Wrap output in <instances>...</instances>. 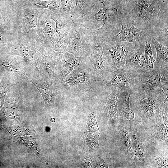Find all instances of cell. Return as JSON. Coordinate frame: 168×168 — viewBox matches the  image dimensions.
Listing matches in <instances>:
<instances>
[{"mask_svg":"<svg viewBox=\"0 0 168 168\" xmlns=\"http://www.w3.org/2000/svg\"><path fill=\"white\" fill-rule=\"evenodd\" d=\"M89 28L80 22L75 23L68 35V44L66 52L77 57L88 58L91 49L86 41V35Z\"/></svg>","mask_w":168,"mask_h":168,"instance_id":"obj_8","label":"cell"},{"mask_svg":"<svg viewBox=\"0 0 168 168\" xmlns=\"http://www.w3.org/2000/svg\"><path fill=\"white\" fill-rule=\"evenodd\" d=\"M27 3L35 9H46L54 13H59V7L55 0H35Z\"/></svg>","mask_w":168,"mask_h":168,"instance_id":"obj_29","label":"cell"},{"mask_svg":"<svg viewBox=\"0 0 168 168\" xmlns=\"http://www.w3.org/2000/svg\"><path fill=\"white\" fill-rule=\"evenodd\" d=\"M161 12L157 0H136L130 14L135 21L138 19L147 25L149 21L157 18Z\"/></svg>","mask_w":168,"mask_h":168,"instance_id":"obj_16","label":"cell"},{"mask_svg":"<svg viewBox=\"0 0 168 168\" xmlns=\"http://www.w3.org/2000/svg\"><path fill=\"white\" fill-rule=\"evenodd\" d=\"M103 8L94 15V18L97 21H101L102 26L93 31L100 39L108 38L117 33L124 14V8L117 7L104 1Z\"/></svg>","mask_w":168,"mask_h":168,"instance_id":"obj_4","label":"cell"},{"mask_svg":"<svg viewBox=\"0 0 168 168\" xmlns=\"http://www.w3.org/2000/svg\"><path fill=\"white\" fill-rule=\"evenodd\" d=\"M49 14L55 22L56 31L59 37L58 42L53 49L58 53H63L66 52L68 45L69 33L75 22L71 16L54 13L49 10Z\"/></svg>","mask_w":168,"mask_h":168,"instance_id":"obj_12","label":"cell"},{"mask_svg":"<svg viewBox=\"0 0 168 168\" xmlns=\"http://www.w3.org/2000/svg\"><path fill=\"white\" fill-rule=\"evenodd\" d=\"M2 39V38H1V35L0 34V40H1Z\"/></svg>","mask_w":168,"mask_h":168,"instance_id":"obj_38","label":"cell"},{"mask_svg":"<svg viewBox=\"0 0 168 168\" xmlns=\"http://www.w3.org/2000/svg\"><path fill=\"white\" fill-rule=\"evenodd\" d=\"M138 77L142 84L147 85L145 89L159 91L168 85V68H153Z\"/></svg>","mask_w":168,"mask_h":168,"instance_id":"obj_18","label":"cell"},{"mask_svg":"<svg viewBox=\"0 0 168 168\" xmlns=\"http://www.w3.org/2000/svg\"><path fill=\"white\" fill-rule=\"evenodd\" d=\"M151 42L154 45L156 53V57L154 63L153 68L160 67L168 68V47L163 46L157 41L152 35Z\"/></svg>","mask_w":168,"mask_h":168,"instance_id":"obj_28","label":"cell"},{"mask_svg":"<svg viewBox=\"0 0 168 168\" xmlns=\"http://www.w3.org/2000/svg\"><path fill=\"white\" fill-rule=\"evenodd\" d=\"M84 63L74 69L58 85L57 87L60 92L84 93L92 88L97 82L92 69L86 67Z\"/></svg>","mask_w":168,"mask_h":168,"instance_id":"obj_5","label":"cell"},{"mask_svg":"<svg viewBox=\"0 0 168 168\" xmlns=\"http://www.w3.org/2000/svg\"><path fill=\"white\" fill-rule=\"evenodd\" d=\"M121 91L119 88L115 87L114 89L104 100L100 101L101 110L112 129L115 127L119 118L118 105Z\"/></svg>","mask_w":168,"mask_h":168,"instance_id":"obj_21","label":"cell"},{"mask_svg":"<svg viewBox=\"0 0 168 168\" xmlns=\"http://www.w3.org/2000/svg\"><path fill=\"white\" fill-rule=\"evenodd\" d=\"M168 99L165 98L159 118L150 136L144 142L146 148L152 146L168 152Z\"/></svg>","mask_w":168,"mask_h":168,"instance_id":"obj_6","label":"cell"},{"mask_svg":"<svg viewBox=\"0 0 168 168\" xmlns=\"http://www.w3.org/2000/svg\"><path fill=\"white\" fill-rule=\"evenodd\" d=\"M135 20L130 13L124 14L120 23L121 30L116 35L100 39L104 43L127 42L132 43L136 49L145 46L146 42L151 41V35L148 29L141 30L134 26Z\"/></svg>","mask_w":168,"mask_h":168,"instance_id":"obj_3","label":"cell"},{"mask_svg":"<svg viewBox=\"0 0 168 168\" xmlns=\"http://www.w3.org/2000/svg\"><path fill=\"white\" fill-rule=\"evenodd\" d=\"M28 81L37 88L43 98L46 107L49 109L53 107L55 97L61 92L57 87L52 84L48 77L43 76L41 79L29 80Z\"/></svg>","mask_w":168,"mask_h":168,"instance_id":"obj_22","label":"cell"},{"mask_svg":"<svg viewBox=\"0 0 168 168\" xmlns=\"http://www.w3.org/2000/svg\"><path fill=\"white\" fill-rule=\"evenodd\" d=\"M87 58L77 57L67 52L60 54L57 66L56 86L57 87L70 73L85 62Z\"/></svg>","mask_w":168,"mask_h":168,"instance_id":"obj_19","label":"cell"},{"mask_svg":"<svg viewBox=\"0 0 168 168\" xmlns=\"http://www.w3.org/2000/svg\"><path fill=\"white\" fill-rule=\"evenodd\" d=\"M11 12L6 9H0V29L6 23L11 15Z\"/></svg>","mask_w":168,"mask_h":168,"instance_id":"obj_34","label":"cell"},{"mask_svg":"<svg viewBox=\"0 0 168 168\" xmlns=\"http://www.w3.org/2000/svg\"><path fill=\"white\" fill-rule=\"evenodd\" d=\"M0 69L3 75L14 76L29 80L24 69L13 58L0 52Z\"/></svg>","mask_w":168,"mask_h":168,"instance_id":"obj_25","label":"cell"},{"mask_svg":"<svg viewBox=\"0 0 168 168\" xmlns=\"http://www.w3.org/2000/svg\"><path fill=\"white\" fill-rule=\"evenodd\" d=\"M128 126L134 154L133 168H146L145 152L146 148L138 132L136 121H128Z\"/></svg>","mask_w":168,"mask_h":168,"instance_id":"obj_20","label":"cell"},{"mask_svg":"<svg viewBox=\"0 0 168 168\" xmlns=\"http://www.w3.org/2000/svg\"><path fill=\"white\" fill-rule=\"evenodd\" d=\"M128 128V121L119 117L112 129V152L115 167L133 168L134 154Z\"/></svg>","mask_w":168,"mask_h":168,"instance_id":"obj_2","label":"cell"},{"mask_svg":"<svg viewBox=\"0 0 168 168\" xmlns=\"http://www.w3.org/2000/svg\"><path fill=\"white\" fill-rule=\"evenodd\" d=\"M132 93V90L129 89L121 91L119 99L118 112L119 117L128 121L134 120V113L129 103V98Z\"/></svg>","mask_w":168,"mask_h":168,"instance_id":"obj_26","label":"cell"},{"mask_svg":"<svg viewBox=\"0 0 168 168\" xmlns=\"http://www.w3.org/2000/svg\"><path fill=\"white\" fill-rule=\"evenodd\" d=\"M34 41L36 40L26 36L18 39L11 46L9 54L22 57L34 67L42 76L47 75L43 69L38 49Z\"/></svg>","mask_w":168,"mask_h":168,"instance_id":"obj_7","label":"cell"},{"mask_svg":"<svg viewBox=\"0 0 168 168\" xmlns=\"http://www.w3.org/2000/svg\"><path fill=\"white\" fill-rule=\"evenodd\" d=\"M103 81L107 88L114 86L121 91L129 89L132 93L144 89L146 86L140 82L138 76L130 74L123 68L112 72Z\"/></svg>","mask_w":168,"mask_h":168,"instance_id":"obj_11","label":"cell"},{"mask_svg":"<svg viewBox=\"0 0 168 168\" xmlns=\"http://www.w3.org/2000/svg\"><path fill=\"white\" fill-rule=\"evenodd\" d=\"M145 163L146 168H168V152L149 147L145 152Z\"/></svg>","mask_w":168,"mask_h":168,"instance_id":"obj_23","label":"cell"},{"mask_svg":"<svg viewBox=\"0 0 168 168\" xmlns=\"http://www.w3.org/2000/svg\"><path fill=\"white\" fill-rule=\"evenodd\" d=\"M86 132V141L89 144V146L92 147L98 146L100 132L93 113L89 115Z\"/></svg>","mask_w":168,"mask_h":168,"instance_id":"obj_27","label":"cell"},{"mask_svg":"<svg viewBox=\"0 0 168 168\" xmlns=\"http://www.w3.org/2000/svg\"><path fill=\"white\" fill-rule=\"evenodd\" d=\"M58 4L59 7L58 13L72 16L76 0H58Z\"/></svg>","mask_w":168,"mask_h":168,"instance_id":"obj_30","label":"cell"},{"mask_svg":"<svg viewBox=\"0 0 168 168\" xmlns=\"http://www.w3.org/2000/svg\"><path fill=\"white\" fill-rule=\"evenodd\" d=\"M102 43L105 58L113 71L123 68L128 53L136 49L133 44L127 42Z\"/></svg>","mask_w":168,"mask_h":168,"instance_id":"obj_10","label":"cell"},{"mask_svg":"<svg viewBox=\"0 0 168 168\" xmlns=\"http://www.w3.org/2000/svg\"><path fill=\"white\" fill-rule=\"evenodd\" d=\"M5 2V0H0V3H4Z\"/></svg>","mask_w":168,"mask_h":168,"instance_id":"obj_37","label":"cell"},{"mask_svg":"<svg viewBox=\"0 0 168 168\" xmlns=\"http://www.w3.org/2000/svg\"><path fill=\"white\" fill-rule=\"evenodd\" d=\"M100 2L104 1L110 3L118 7L124 8V4L129 0H98Z\"/></svg>","mask_w":168,"mask_h":168,"instance_id":"obj_35","label":"cell"},{"mask_svg":"<svg viewBox=\"0 0 168 168\" xmlns=\"http://www.w3.org/2000/svg\"><path fill=\"white\" fill-rule=\"evenodd\" d=\"M35 0H24V1H25L24 2L29 3L34 1Z\"/></svg>","mask_w":168,"mask_h":168,"instance_id":"obj_36","label":"cell"},{"mask_svg":"<svg viewBox=\"0 0 168 168\" xmlns=\"http://www.w3.org/2000/svg\"><path fill=\"white\" fill-rule=\"evenodd\" d=\"M18 138L21 142L35 152L40 159H43V155L38 148L35 139L29 137Z\"/></svg>","mask_w":168,"mask_h":168,"instance_id":"obj_32","label":"cell"},{"mask_svg":"<svg viewBox=\"0 0 168 168\" xmlns=\"http://www.w3.org/2000/svg\"><path fill=\"white\" fill-rule=\"evenodd\" d=\"M145 46L133 49L127 57L123 68L134 76L142 75L150 70L144 55Z\"/></svg>","mask_w":168,"mask_h":168,"instance_id":"obj_17","label":"cell"},{"mask_svg":"<svg viewBox=\"0 0 168 168\" xmlns=\"http://www.w3.org/2000/svg\"><path fill=\"white\" fill-rule=\"evenodd\" d=\"M55 28V22L49 12L39 9L37 33L39 42L53 49L58 40Z\"/></svg>","mask_w":168,"mask_h":168,"instance_id":"obj_13","label":"cell"},{"mask_svg":"<svg viewBox=\"0 0 168 168\" xmlns=\"http://www.w3.org/2000/svg\"><path fill=\"white\" fill-rule=\"evenodd\" d=\"M144 55L149 70L153 69L155 59H154L153 57L150 42L148 41L146 43Z\"/></svg>","mask_w":168,"mask_h":168,"instance_id":"obj_33","label":"cell"},{"mask_svg":"<svg viewBox=\"0 0 168 168\" xmlns=\"http://www.w3.org/2000/svg\"><path fill=\"white\" fill-rule=\"evenodd\" d=\"M96 7L94 0H76L72 17L75 23L83 22L92 18L96 13Z\"/></svg>","mask_w":168,"mask_h":168,"instance_id":"obj_24","label":"cell"},{"mask_svg":"<svg viewBox=\"0 0 168 168\" xmlns=\"http://www.w3.org/2000/svg\"><path fill=\"white\" fill-rule=\"evenodd\" d=\"M16 7L21 14V26L26 35L36 41L39 40L37 30L39 19V9L31 7L28 3H18Z\"/></svg>","mask_w":168,"mask_h":168,"instance_id":"obj_14","label":"cell"},{"mask_svg":"<svg viewBox=\"0 0 168 168\" xmlns=\"http://www.w3.org/2000/svg\"><path fill=\"white\" fill-rule=\"evenodd\" d=\"M166 98L159 91L147 89L132 92L130 95V105L134 113L137 129L146 140L157 122Z\"/></svg>","mask_w":168,"mask_h":168,"instance_id":"obj_1","label":"cell"},{"mask_svg":"<svg viewBox=\"0 0 168 168\" xmlns=\"http://www.w3.org/2000/svg\"><path fill=\"white\" fill-rule=\"evenodd\" d=\"M149 30L151 35L157 41L168 47V27L162 29Z\"/></svg>","mask_w":168,"mask_h":168,"instance_id":"obj_31","label":"cell"},{"mask_svg":"<svg viewBox=\"0 0 168 168\" xmlns=\"http://www.w3.org/2000/svg\"><path fill=\"white\" fill-rule=\"evenodd\" d=\"M38 51L43 69L52 84L55 86L57 66L60 54L52 48L41 44Z\"/></svg>","mask_w":168,"mask_h":168,"instance_id":"obj_15","label":"cell"},{"mask_svg":"<svg viewBox=\"0 0 168 168\" xmlns=\"http://www.w3.org/2000/svg\"><path fill=\"white\" fill-rule=\"evenodd\" d=\"M2 75L0 73V79L1 78Z\"/></svg>","mask_w":168,"mask_h":168,"instance_id":"obj_39","label":"cell"},{"mask_svg":"<svg viewBox=\"0 0 168 168\" xmlns=\"http://www.w3.org/2000/svg\"><path fill=\"white\" fill-rule=\"evenodd\" d=\"M90 46L94 57L92 71L96 82L102 81L112 71L107 63L104 54L103 43L99 37L93 31L89 32Z\"/></svg>","mask_w":168,"mask_h":168,"instance_id":"obj_9","label":"cell"}]
</instances>
